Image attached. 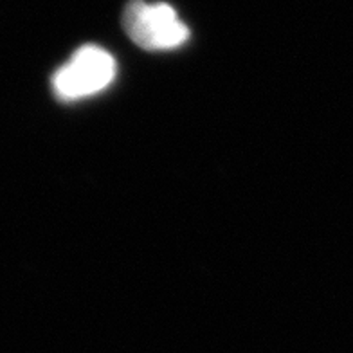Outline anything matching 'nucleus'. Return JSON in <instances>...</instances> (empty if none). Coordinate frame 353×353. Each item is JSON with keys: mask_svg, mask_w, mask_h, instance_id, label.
Listing matches in <instances>:
<instances>
[{"mask_svg": "<svg viewBox=\"0 0 353 353\" xmlns=\"http://www.w3.org/2000/svg\"><path fill=\"white\" fill-rule=\"evenodd\" d=\"M123 28L132 42L144 51H170L190 38L188 26L166 2L130 0L123 11Z\"/></svg>", "mask_w": 353, "mask_h": 353, "instance_id": "nucleus-1", "label": "nucleus"}, {"mask_svg": "<svg viewBox=\"0 0 353 353\" xmlns=\"http://www.w3.org/2000/svg\"><path fill=\"white\" fill-rule=\"evenodd\" d=\"M116 78V60L98 46L79 47L65 65L56 70L52 88L58 98L79 99L99 92Z\"/></svg>", "mask_w": 353, "mask_h": 353, "instance_id": "nucleus-2", "label": "nucleus"}]
</instances>
